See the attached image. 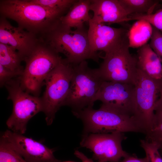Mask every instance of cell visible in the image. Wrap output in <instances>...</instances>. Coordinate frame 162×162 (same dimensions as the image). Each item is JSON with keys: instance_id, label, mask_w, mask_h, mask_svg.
Wrapping results in <instances>:
<instances>
[{"instance_id": "cell-31", "label": "cell", "mask_w": 162, "mask_h": 162, "mask_svg": "<svg viewBox=\"0 0 162 162\" xmlns=\"http://www.w3.org/2000/svg\"><path fill=\"white\" fill-rule=\"evenodd\" d=\"M72 162V161H65V162Z\"/></svg>"}, {"instance_id": "cell-14", "label": "cell", "mask_w": 162, "mask_h": 162, "mask_svg": "<svg viewBox=\"0 0 162 162\" xmlns=\"http://www.w3.org/2000/svg\"><path fill=\"white\" fill-rule=\"evenodd\" d=\"M88 30V40L92 51L105 53L113 49L128 36V31L123 28L111 27L89 20Z\"/></svg>"}, {"instance_id": "cell-7", "label": "cell", "mask_w": 162, "mask_h": 162, "mask_svg": "<svg viewBox=\"0 0 162 162\" xmlns=\"http://www.w3.org/2000/svg\"><path fill=\"white\" fill-rule=\"evenodd\" d=\"M128 36L116 46L105 53L103 61L97 68L104 81L134 85L137 73L136 56L129 50Z\"/></svg>"}, {"instance_id": "cell-3", "label": "cell", "mask_w": 162, "mask_h": 162, "mask_svg": "<svg viewBox=\"0 0 162 162\" xmlns=\"http://www.w3.org/2000/svg\"><path fill=\"white\" fill-rule=\"evenodd\" d=\"M73 113L82 122L83 134L116 131L143 133L132 116L102 104L98 109L88 107Z\"/></svg>"}, {"instance_id": "cell-29", "label": "cell", "mask_w": 162, "mask_h": 162, "mask_svg": "<svg viewBox=\"0 0 162 162\" xmlns=\"http://www.w3.org/2000/svg\"><path fill=\"white\" fill-rule=\"evenodd\" d=\"M154 114V127L162 122V107L155 108Z\"/></svg>"}, {"instance_id": "cell-22", "label": "cell", "mask_w": 162, "mask_h": 162, "mask_svg": "<svg viewBox=\"0 0 162 162\" xmlns=\"http://www.w3.org/2000/svg\"><path fill=\"white\" fill-rule=\"evenodd\" d=\"M144 20L149 22L153 27L162 32V9L154 14H134L129 15L126 21Z\"/></svg>"}, {"instance_id": "cell-12", "label": "cell", "mask_w": 162, "mask_h": 162, "mask_svg": "<svg viewBox=\"0 0 162 162\" xmlns=\"http://www.w3.org/2000/svg\"><path fill=\"white\" fill-rule=\"evenodd\" d=\"M134 97V85L103 81L94 101H100L102 104L133 116Z\"/></svg>"}, {"instance_id": "cell-13", "label": "cell", "mask_w": 162, "mask_h": 162, "mask_svg": "<svg viewBox=\"0 0 162 162\" xmlns=\"http://www.w3.org/2000/svg\"><path fill=\"white\" fill-rule=\"evenodd\" d=\"M40 39L34 34L19 27L13 26L7 18H0V43L16 50L23 60L32 53Z\"/></svg>"}, {"instance_id": "cell-4", "label": "cell", "mask_w": 162, "mask_h": 162, "mask_svg": "<svg viewBox=\"0 0 162 162\" xmlns=\"http://www.w3.org/2000/svg\"><path fill=\"white\" fill-rule=\"evenodd\" d=\"M62 59L59 53L40 40L24 61L25 67L19 77L22 88L38 96L45 79Z\"/></svg>"}, {"instance_id": "cell-18", "label": "cell", "mask_w": 162, "mask_h": 162, "mask_svg": "<svg viewBox=\"0 0 162 162\" xmlns=\"http://www.w3.org/2000/svg\"><path fill=\"white\" fill-rule=\"evenodd\" d=\"M153 32L152 26L144 20H137L128 32L129 47L140 48L147 44Z\"/></svg>"}, {"instance_id": "cell-2", "label": "cell", "mask_w": 162, "mask_h": 162, "mask_svg": "<svg viewBox=\"0 0 162 162\" xmlns=\"http://www.w3.org/2000/svg\"><path fill=\"white\" fill-rule=\"evenodd\" d=\"M41 40L58 53L63 54L68 63L76 65L88 59L98 62L101 56L91 49L88 30L84 27L73 30L60 21Z\"/></svg>"}, {"instance_id": "cell-8", "label": "cell", "mask_w": 162, "mask_h": 162, "mask_svg": "<svg viewBox=\"0 0 162 162\" xmlns=\"http://www.w3.org/2000/svg\"><path fill=\"white\" fill-rule=\"evenodd\" d=\"M8 95V100L12 102V113L6 122L9 130L24 134L29 121L38 112L43 111L41 98L32 96L21 87L19 77L12 79L5 84Z\"/></svg>"}, {"instance_id": "cell-1", "label": "cell", "mask_w": 162, "mask_h": 162, "mask_svg": "<svg viewBox=\"0 0 162 162\" xmlns=\"http://www.w3.org/2000/svg\"><path fill=\"white\" fill-rule=\"evenodd\" d=\"M68 11L46 8L30 0H1L0 16L42 38Z\"/></svg>"}, {"instance_id": "cell-10", "label": "cell", "mask_w": 162, "mask_h": 162, "mask_svg": "<svg viewBox=\"0 0 162 162\" xmlns=\"http://www.w3.org/2000/svg\"><path fill=\"white\" fill-rule=\"evenodd\" d=\"M124 133H89L83 134L80 146L91 150L93 158L98 161L119 162L129 154L122 148V142L127 139Z\"/></svg>"}, {"instance_id": "cell-21", "label": "cell", "mask_w": 162, "mask_h": 162, "mask_svg": "<svg viewBox=\"0 0 162 162\" xmlns=\"http://www.w3.org/2000/svg\"><path fill=\"white\" fill-rule=\"evenodd\" d=\"M0 162H28L1 137Z\"/></svg>"}, {"instance_id": "cell-19", "label": "cell", "mask_w": 162, "mask_h": 162, "mask_svg": "<svg viewBox=\"0 0 162 162\" xmlns=\"http://www.w3.org/2000/svg\"><path fill=\"white\" fill-rule=\"evenodd\" d=\"M24 61L22 56L10 46L0 43V64L4 67L22 75L24 69L21 65Z\"/></svg>"}, {"instance_id": "cell-30", "label": "cell", "mask_w": 162, "mask_h": 162, "mask_svg": "<svg viewBox=\"0 0 162 162\" xmlns=\"http://www.w3.org/2000/svg\"><path fill=\"white\" fill-rule=\"evenodd\" d=\"M74 154L77 158L80 159L81 160L82 162H94L92 159L88 158L83 153L78 150H75ZM98 162H105L98 161Z\"/></svg>"}, {"instance_id": "cell-6", "label": "cell", "mask_w": 162, "mask_h": 162, "mask_svg": "<svg viewBox=\"0 0 162 162\" xmlns=\"http://www.w3.org/2000/svg\"><path fill=\"white\" fill-rule=\"evenodd\" d=\"M134 86L133 116L146 134L154 127L155 108L162 91V81L152 79L138 69Z\"/></svg>"}, {"instance_id": "cell-24", "label": "cell", "mask_w": 162, "mask_h": 162, "mask_svg": "<svg viewBox=\"0 0 162 162\" xmlns=\"http://www.w3.org/2000/svg\"><path fill=\"white\" fill-rule=\"evenodd\" d=\"M140 142V146L148 157L150 162H162V157L155 145L145 139L141 140Z\"/></svg>"}, {"instance_id": "cell-26", "label": "cell", "mask_w": 162, "mask_h": 162, "mask_svg": "<svg viewBox=\"0 0 162 162\" xmlns=\"http://www.w3.org/2000/svg\"><path fill=\"white\" fill-rule=\"evenodd\" d=\"M152 27V34L149 45L162 63V33Z\"/></svg>"}, {"instance_id": "cell-20", "label": "cell", "mask_w": 162, "mask_h": 162, "mask_svg": "<svg viewBox=\"0 0 162 162\" xmlns=\"http://www.w3.org/2000/svg\"><path fill=\"white\" fill-rule=\"evenodd\" d=\"M128 15L152 14L158 1L153 0H119Z\"/></svg>"}, {"instance_id": "cell-17", "label": "cell", "mask_w": 162, "mask_h": 162, "mask_svg": "<svg viewBox=\"0 0 162 162\" xmlns=\"http://www.w3.org/2000/svg\"><path fill=\"white\" fill-rule=\"evenodd\" d=\"M90 0H77L65 15L60 19L62 25L70 28L84 27L85 22L91 19L89 14L90 10Z\"/></svg>"}, {"instance_id": "cell-27", "label": "cell", "mask_w": 162, "mask_h": 162, "mask_svg": "<svg viewBox=\"0 0 162 162\" xmlns=\"http://www.w3.org/2000/svg\"><path fill=\"white\" fill-rule=\"evenodd\" d=\"M20 75L2 66L0 64V85L2 87L8 81Z\"/></svg>"}, {"instance_id": "cell-5", "label": "cell", "mask_w": 162, "mask_h": 162, "mask_svg": "<svg viewBox=\"0 0 162 162\" xmlns=\"http://www.w3.org/2000/svg\"><path fill=\"white\" fill-rule=\"evenodd\" d=\"M103 81L97 68H89L86 61L73 65L69 89L63 106L70 107L72 113L86 107H93L95 97Z\"/></svg>"}, {"instance_id": "cell-9", "label": "cell", "mask_w": 162, "mask_h": 162, "mask_svg": "<svg viewBox=\"0 0 162 162\" xmlns=\"http://www.w3.org/2000/svg\"><path fill=\"white\" fill-rule=\"evenodd\" d=\"M73 71V65L65 59L49 74L45 80L46 88L41 98L47 124L51 125L55 115L63 106L68 95Z\"/></svg>"}, {"instance_id": "cell-23", "label": "cell", "mask_w": 162, "mask_h": 162, "mask_svg": "<svg viewBox=\"0 0 162 162\" xmlns=\"http://www.w3.org/2000/svg\"><path fill=\"white\" fill-rule=\"evenodd\" d=\"M43 7L68 11L77 0H30Z\"/></svg>"}, {"instance_id": "cell-28", "label": "cell", "mask_w": 162, "mask_h": 162, "mask_svg": "<svg viewBox=\"0 0 162 162\" xmlns=\"http://www.w3.org/2000/svg\"><path fill=\"white\" fill-rule=\"evenodd\" d=\"M119 162H150L149 159L147 156L142 158H138L134 154H129L123 158Z\"/></svg>"}, {"instance_id": "cell-11", "label": "cell", "mask_w": 162, "mask_h": 162, "mask_svg": "<svg viewBox=\"0 0 162 162\" xmlns=\"http://www.w3.org/2000/svg\"><path fill=\"white\" fill-rule=\"evenodd\" d=\"M28 162H61L54 155V148L23 134L8 130L1 136Z\"/></svg>"}, {"instance_id": "cell-16", "label": "cell", "mask_w": 162, "mask_h": 162, "mask_svg": "<svg viewBox=\"0 0 162 162\" xmlns=\"http://www.w3.org/2000/svg\"><path fill=\"white\" fill-rule=\"evenodd\" d=\"M136 56L138 69L152 79L162 81V63L149 44L139 48Z\"/></svg>"}, {"instance_id": "cell-25", "label": "cell", "mask_w": 162, "mask_h": 162, "mask_svg": "<svg viewBox=\"0 0 162 162\" xmlns=\"http://www.w3.org/2000/svg\"><path fill=\"white\" fill-rule=\"evenodd\" d=\"M146 135L145 140L155 145L162 152V122L154 127Z\"/></svg>"}, {"instance_id": "cell-15", "label": "cell", "mask_w": 162, "mask_h": 162, "mask_svg": "<svg viewBox=\"0 0 162 162\" xmlns=\"http://www.w3.org/2000/svg\"><path fill=\"white\" fill-rule=\"evenodd\" d=\"M90 10L94 13L91 20L105 24L126 21L128 15L119 0H90Z\"/></svg>"}]
</instances>
